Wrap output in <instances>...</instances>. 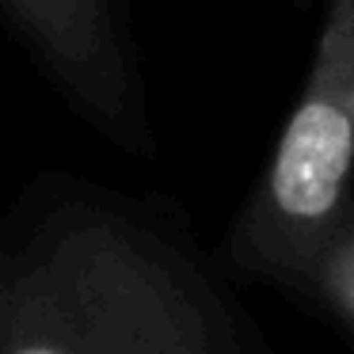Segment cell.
<instances>
[{"mask_svg":"<svg viewBox=\"0 0 354 354\" xmlns=\"http://www.w3.org/2000/svg\"><path fill=\"white\" fill-rule=\"evenodd\" d=\"M305 286L320 297L331 320L346 335H354V214H346L339 229L324 240L305 274Z\"/></svg>","mask_w":354,"mask_h":354,"instance_id":"277c9868","label":"cell"},{"mask_svg":"<svg viewBox=\"0 0 354 354\" xmlns=\"http://www.w3.org/2000/svg\"><path fill=\"white\" fill-rule=\"evenodd\" d=\"M57 84L100 126L126 130L130 73L111 0H0Z\"/></svg>","mask_w":354,"mask_h":354,"instance_id":"3957f363","label":"cell"},{"mask_svg":"<svg viewBox=\"0 0 354 354\" xmlns=\"http://www.w3.org/2000/svg\"><path fill=\"white\" fill-rule=\"evenodd\" d=\"M244 339L214 286L149 229L62 206L0 252V354H229Z\"/></svg>","mask_w":354,"mask_h":354,"instance_id":"6da1fadb","label":"cell"},{"mask_svg":"<svg viewBox=\"0 0 354 354\" xmlns=\"http://www.w3.org/2000/svg\"><path fill=\"white\" fill-rule=\"evenodd\" d=\"M354 0H328L305 92L229 240L240 270L305 286L324 240L351 209Z\"/></svg>","mask_w":354,"mask_h":354,"instance_id":"7a4b0ae2","label":"cell"}]
</instances>
